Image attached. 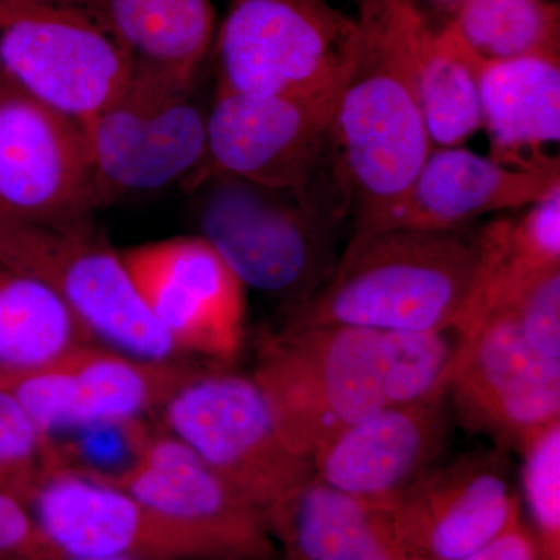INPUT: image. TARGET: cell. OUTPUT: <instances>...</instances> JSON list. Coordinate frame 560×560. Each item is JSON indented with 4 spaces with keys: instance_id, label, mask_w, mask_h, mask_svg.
I'll use <instances>...</instances> for the list:
<instances>
[{
    "instance_id": "1",
    "label": "cell",
    "mask_w": 560,
    "mask_h": 560,
    "mask_svg": "<svg viewBox=\"0 0 560 560\" xmlns=\"http://www.w3.org/2000/svg\"><path fill=\"white\" fill-rule=\"evenodd\" d=\"M510 219L453 230H386L342 248L337 268L282 327L459 329L480 319Z\"/></svg>"
},
{
    "instance_id": "2",
    "label": "cell",
    "mask_w": 560,
    "mask_h": 560,
    "mask_svg": "<svg viewBox=\"0 0 560 560\" xmlns=\"http://www.w3.org/2000/svg\"><path fill=\"white\" fill-rule=\"evenodd\" d=\"M357 44L331 117V147L350 201L348 243L377 231L433 150L418 94L429 20L411 0H361Z\"/></svg>"
},
{
    "instance_id": "3",
    "label": "cell",
    "mask_w": 560,
    "mask_h": 560,
    "mask_svg": "<svg viewBox=\"0 0 560 560\" xmlns=\"http://www.w3.org/2000/svg\"><path fill=\"white\" fill-rule=\"evenodd\" d=\"M195 217L202 241L245 289L296 312L337 268L350 201L338 172L305 189L260 186L215 173L202 180Z\"/></svg>"
},
{
    "instance_id": "4",
    "label": "cell",
    "mask_w": 560,
    "mask_h": 560,
    "mask_svg": "<svg viewBox=\"0 0 560 560\" xmlns=\"http://www.w3.org/2000/svg\"><path fill=\"white\" fill-rule=\"evenodd\" d=\"M250 377L291 452L312 459L335 434L389 404L386 330L280 327L260 335Z\"/></svg>"
},
{
    "instance_id": "5",
    "label": "cell",
    "mask_w": 560,
    "mask_h": 560,
    "mask_svg": "<svg viewBox=\"0 0 560 560\" xmlns=\"http://www.w3.org/2000/svg\"><path fill=\"white\" fill-rule=\"evenodd\" d=\"M0 264L46 282L101 345L147 360L186 357L147 307L94 217L61 223L0 217Z\"/></svg>"
},
{
    "instance_id": "6",
    "label": "cell",
    "mask_w": 560,
    "mask_h": 560,
    "mask_svg": "<svg viewBox=\"0 0 560 560\" xmlns=\"http://www.w3.org/2000/svg\"><path fill=\"white\" fill-rule=\"evenodd\" d=\"M195 84L132 69L124 90L83 125L101 208L175 184L194 189L208 158V109Z\"/></svg>"
},
{
    "instance_id": "7",
    "label": "cell",
    "mask_w": 560,
    "mask_h": 560,
    "mask_svg": "<svg viewBox=\"0 0 560 560\" xmlns=\"http://www.w3.org/2000/svg\"><path fill=\"white\" fill-rule=\"evenodd\" d=\"M357 21L327 0H230L217 28V90L338 97Z\"/></svg>"
},
{
    "instance_id": "8",
    "label": "cell",
    "mask_w": 560,
    "mask_h": 560,
    "mask_svg": "<svg viewBox=\"0 0 560 560\" xmlns=\"http://www.w3.org/2000/svg\"><path fill=\"white\" fill-rule=\"evenodd\" d=\"M162 411L171 434L265 515L313 477L312 459L287 447L254 378L226 364H202Z\"/></svg>"
},
{
    "instance_id": "9",
    "label": "cell",
    "mask_w": 560,
    "mask_h": 560,
    "mask_svg": "<svg viewBox=\"0 0 560 560\" xmlns=\"http://www.w3.org/2000/svg\"><path fill=\"white\" fill-rule=\"evenodd\" d=\"M131 61L88 0H0V84L88 124L130 80Z\"/></svg>"
},
{
    "instance_id": "10",
    "label": "cell",
    "mask_w": 560,
    "mask_h": 560,
    "mask_svg": "<svg viewBox=\"0 0 560 560\" xmlns=\"http://www.w3.org/2000/svg\"><path fill=\"white\" fill-rule=\"evenodd\" d=\"M335 103L337 97L217 90L208 109V158L191 191L215 173L305 189L338 172L330 138Z\"/></svg>"
},
{
    "instance_id": "11",
    "label": "cell",
    "mask_w": 560,
    "mask_h": 560,
    "mask_svg": "<svg viewBox=\"0 0 560 560\" xmlns=\"http://www.w3.org/2000/svg\"><path fill=\"white\" fill-rule=\"evenodd\" d=\"M132 282L183 355L237 359L245 345V287L208 242L173 237L120 250Z\"/></svg>"
},
{
    "instance_id": "12",
    "label": "cell",
    "mask_w": 560,
    "mask_h": 560,
    "mask_svg": "<svg viewBox=\"0 0 560 560\" xmlns=\"http://www.w3.org/2000/svg\"><path fill=\"white\" fill-rule=\"evenodd\" d=\"M102 209L79 120L13 88L0 92V217L28 223L94 217Z\"/></svg>"
},
{
    "instance_id": "13",
    "label": "cell",
    "mask_w": 560,
    "mask_h": 560,
    "mask_svg": "<svg viewBox=\"0 0 560 560\" xmlns=\"http://www.w3.org/2000/svg\"><path fill=\"white\" fill-rule=\"evenodd\" d=\"M200 364L147 360L92 342L7 385L44 433L138 422L164 408Z\"/></svg>"
},
{
    "instance_id": "14",
    "label": "cell",
    "mask_w": 560,
    "mask_h": 560,
    "mask_svg": "<svg viewBox=\"0 0 560 560\" xmlns=\"http://www.w3.org/2000/svg\"><path fill=\"white\" fill-rule=\"evenodd\" d=\"M33 517L61 556H136L221 560L215 548L81 467H58L27 500Z\"/></svg>"
},
{
    "instance_id": "15",
    "label": "cell",
    "mask_w": 560,
    "mask_h": 560,
    "mask_svg": "<svg viewBox=\"0 0 560 560\" xmlns=\"http://www.w3.org/2000/svg\"><path fill=\"white\" fill-rule=\"evenodd\" d=\"M447 396L470 430L522 451L560 420V363L530 348L506 313L490 308L466 334Z\"/></svg>"
},
{
    "instance_id": "16",
    "label": "cell",
    "mask_w": 560,
    "mask_h": 560,
    "mask_svg": "<svg viewBox=\"0 0 560 560\" xmlns=\"http://www.w3.org/2000/svg\"><path fill=\"white\" fill-rule=\"evenodd\" d=\"M94 474L209 541L221 560L280 558L264 512L173 434L147 436L119 474Z\"/></svg>"
},
{
    "instance_id": "17",
    "label": "cell",
    "mask_w": 560,
    "mask_h": 560,
    "mask_svg": "<svg viewBox=\"0 0 560 560\" xmlns=\"http://www.w3.org/2000/svg\"><path fill=\"white\" fill-rule=\"evenodd\" d=\"M427 560H460L521 522V499L500 453L434 466L386 508Z\"/></svg>"
},
{
    "instance_id": "18",
    "label": "cell",
    "mask_w": 560,
    "mask_h": 560,
    "mask_svg": "<svg viewBox=\"0 0 560 560\" xmlns=\"http://www.w3.org/2000/svg\"><path fill=\"white\" fill-rule=\"evenodd\" d=\"M447 397L390 405L340 431L313 453V477L386 510L438 466L448 434Z\"/></svg>"
},
{
    "instance_id": "19",
    "label": "cell",
    "mask_w": 560,
    "mask_h": 560,
    "mask_svg": "<svg viewBox=\"0 0 560 560\" xmlns=\"http://www.w3.org/2000/svg\"><path fill=\"white\" fill-rule=\"evenodd\" d=\"M556 187H560L559 160L512 168L464 147L433 149L410 189L375 232L467 226L489 213L528 208Z\"/></svg>"
},
{
    "instance_id": "20",
    "label": "cell",
    "mask_w": 560,
    "mask_h": 560,
    "mask_svg": "<svg viewBox=\"0 0 560 560\" xmlns=\"http://www.w3.org/2000/svg\"><path fill=\"white\" fill-rule=\"evenodd\" d=\"M272 539L291 560H427L388 510L342 493L318 478L267 512Z\"/></svg>"
},
{
    "instance_id": "21",
    "label": "cell",
    "mask_w": 560,
    "mask_h": 560,
    "mask_svg": "<svg viewBox=\"0 0 560 560\" xmlns=\"http://www.w3.org/2000/svg\"><path fill=\"white\" fill-rule=\"evenodd\" d=\"M480 92L493 161L534 168L559 160L560 50L482 61Z\"/></svg>"
},
{
    "instance_id": "22",
    "label": "cell",
    "mask_w": 560,
    "mask_h": 560,
    "mask_svg": "<svg viewBox=\"0 0 560 560\" xmlns=\"http://www.w3.org/2000/svg\"><path fill=\"white\" fill-rule=\"evenodd\" d=\"M132 69L197 80L215 40L212 0H88Z\"/></svg>"
},
{
    "instance_id": "23",
    "label": "cell",
    "mask_w": 560,
    "mask_h": 560,
    "mask_svg": "<svg viewBox=\"0 0 560 560\" xmlns=\"http://www.w3.org/2000/svg\"><path fill=\"white\" fill-rule=\"evenodd\" d=\"M98 342L43 280L0 264V385Z\"/></svg>"
},
{
    "instance_id": "24",
    "label": "cell",
    "mask_w": 560,
    "mask_h": 560,
    "mask_svg": "<svg viewBox=\"0 0 560 560\" xmlns=\"http://www.w3.org/2000/svg\"><path fill=\"white\" fill-rule=\"evenodd\" d=\"M481 60L447 24H427L418 55V94L433 149L464 147L482 128Z\"/></svg>"
},
{
    "instance_id": "25",
    "label": "cell",
    "mask_w": 560,
    "mask_h": 560,
    "mask_svg": "<svg viewBox=\"0 0 560 560\" xmlns=\"http://www.w3.org/2000/svg\"><path fill=\"white\" fill-rule=\"evenodd\" d=\"M445 24L481 61L560 50L555 0H466Z\"/></svg>"
},
{
    "instance_id": "26",
    "label": "cell",
    "mask_w": 560,
    "mask_h": 560,
    "mask_svg": "<svg viewBox=\"0 0 560 560\" xmlns=\"http://www.w3.org/2000/svg\"><path fill=\"white\" fill-rule=\"evenodd\" d=\"M69 464L54 436L36 425L21 401L0 385V490L27 503L47 475Z\"/></svg>"
},
{
    "instance_id": "27",
    "label": "cell",
    "mask_w": 560,
    "mask_h": 560,
    "mask_svg": "<svg viewBox=\"0 0 560 560\" xmlns=\"http://www.w3.org/2000/svg\"><path fill=\"white\" fill-rule=\"evenodd\" d=\"M490 308L506 313L530 348L560 363V267L517 278H493L482 315Z\"/></svg>"
},
{
    "instance_id": "28",
    "label": "cell",
    "mask_w": 560,
    "mask_h": 560,
    "mask_svg": "<svg viewBox=\"0 0 560 560\" xmlns=\"http://www.w3.org/2000/svg\"><path fill=\"white\" fill-rule=\"evenodd\" d=\"M522 482L541 560H560V420L522 448Z\"/></svg>"
},
{
    "instance_id": "29",
    "label": "cell",
    "mask_w": 560,
    "mask_h": 560,
    "mask_svg": "<svg viewBox=\"0 0 560 560\" xmlns=\"http://www.w3.org/2000/svg\"><path fill=\"white\" fill-rule=\"evenodd\" d=\"M560 267V187L510 219L497 275L517 278Z\"/></svg>"
},
{
    "instance_id": "30",
    "label": "cell",
    "mask_w": 560,
    "mask_h": 560,
    "mask_svg": "<svg viewBox=\"0 0 560 560\" xmlns=\"http://www.w3.org/2000/svg\"><path fill=\"white\" fill-rule=\"evenodd\" d=\"M31 508L20 497L0 490V560H57Z\"/></svg>"
},
{
    "instance_id": "31",
    "label": "cell",
    "mask_w": 560,
    "mask_h": 560,
    "mask_svg": "<svg viewBox=\"0 0 560 560\" xmlns=\"http://www.w3.org/2000/svg\"><path fill=\"white\" fill-rule=\"evenodd\" d=\"M460 560H541V556L533 529L517 522Z\"/></svg>"
},
{
    "instance_id": "32",
    "label": "cell",
    "mask_w": 560,
    "mask_h": 560,
    "mask_svg": "<svg viewBox=\"0 0 560 560\" xmlns=\"http://www.w3.org/2000/svg\"><path fill=\"white\" fill-rule=\"evenodd\" d=\"M416 9L423 13V10L434 11L436 14L445 18V22L451 21L453 14L466 3V0H411ZM444 22V24H445Z\"/></svg>"
},
{
    "instance_id": "33",
    "label": "cell",
    "mask_w": 560,
    "mask_h": 560,
    "mask_svg": "<svg viewBox=\"0 0 560 560\" xmlns=\"http://www.w3.org/2000/svg\"><path fill=\"white\" fill-rule=\"evenodd\" d=\"M57 560H161L150 558H136V556H103V558H73V556H61Z\"/></svg>"
},
{
    "instance_id": "34",
    "label": "cell",
    "mask_w": 560,
    "mask_h": 560,
    "mask_svg": "<svg viewBox=\"0 0 560 560\" xmlns=\"http://www.w3.org/2000/svg\"><path fill=\"white\" fill-rule=\"evenodd\" d=\"M278 560H291V559H287V558H279Z\"/></svg>"
},
{
    "instance_id": "35",
    "label": "cell",
    "mask_w": 560,
    "mask_h": 560,
    "mask_svg": "<svg viewBox=\"0 0 560 560\" xmlns=\"http://www.w3.org/2000/svg\"><path fill=\"white\" fill-rule=\"evenodd\" d=\"M0 92H2V84H0Z\"/></svg>"
}]
</instances>
